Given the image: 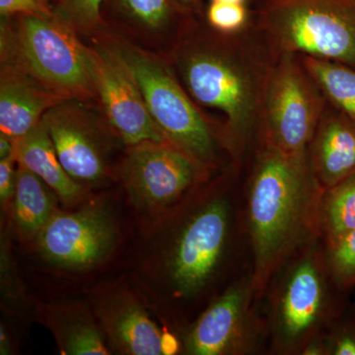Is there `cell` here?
<instances>
[{
  "label": "cell",
  "mask_w": 355,
  "mask_h": 355,
  "mask_svg": "<svg viewBox=\"0 0 355 355\" xmlns=\"http://www.w3.org/2000/svg\"><path fill=\"white\" fill-rule=\"evenodd\" d=\"M0 60L1 65L24 72L64 99L98 101L85 44L55 16L1 17Z\"/></svg>",
  "instance_id": "cell-6"
},
{
  "label": "cell",
  "mask_w": 355,
  "mask_h": 355,
  "mask_svg": "<svg viewBox=\"0 0 355 355\" xmlns=\"http://www.w3.org/2000/svg\"><path fill=\"white\" fill-rule=\"evenodd\" d=\"M37 318L53 334L64 355L112 354L104 334L89 306L80 303H40Z\"/></svg>",
  "instance_id": "cell-17"
},
{
  "label": "cell",
  "mask_w": 355,
  "mask_h": 355,
  "mask_svg": "<svg viewBox=\"0 0 355 355\" xmlns=\"http://www.w3.org/2000/svg\"><path fill=\"white\" fill-rule=\"evenodd\" d=\"M207 20L209 28L223 35L239 34L252 24L244 3L211 2Z\"/></svg>",
  "instance_id": "cell-26"
},
{
  "label": "cell",
  "mask_w": 355,
  "mask_h": 355,
  "mask_svg": "<svg viewBox=\"0 0 355 355\" xmlns=\"http://www.w3.org/2000/svg\"><path fill=\"white\" fill-rule=\"evenodd\" d=\"M106 0H55L53 16L77 34L89 35L101 25V8Z\"/></svg>",
  "instance_id": "cell-24"
},
{
  "label": "cell",
  "mask_w": 355,
  "mask_h": 355,
  "mask_svg": "<svg viewBox=\"0 0 355 355\" xmlns=\"http://www.w3.org/2000/svg\"><path fill=\"white\" fill-rule=\"evenodd\" d=\"M326 260L334 282L340 291L355 288V229L331 244H324Z\"/></svg>",
  "instance_id": "cell-23"
},
{
  "label": "cell",
  "mask_w": 355,
  "mask_h": 355,
  "mask_svg": "<svg viewBox=\"0 0 355 355\" xmlns=\"http://www.w3.org/2000/svg\"><path fill=\"white\" fill-rule=\"evenodd\" d=\"M119 239L113 210L105 202L86 200L74 211L58 209L34 243L51 268L77 272L108 260Z\"/></svg>",
  "instance_id": "cell-11"
},
{
  "label": "cell",
  "mask_w": 355,
  "mask_h": 355,
  "mask_svg": "<svg viewBox=\"0 0 355 355\" xmlns=\"http://www.w3.org/2000/svg\"><path fill=\"white\" fill-rule=\"evenodd\" d=\"M334 282L324 244L317 238L301 247L273 273L261 297L268 355H301L349 304Z\"/></svg>",
  "instance_id": "cell-4"
},
{
  "label": "cell",
  "mask_w": 355,
  "mask_h": 355,
  "mask_svg": "<svg viewBox=\"0 0 355 355\" xmlns=\"http://www.w3.org/2000/svg\"><path fill=\"white\" fill-rule=\"evenodd\" d=\"M243 181V216L254 292L261 300L282 263L320 237V186L308 150L288 153L260 141Z\"/></svg>",
  "instance_id": "cell-3"
},
{
  "label": "cell",
  "mask_w": 355,
  "mask_h": 355,
  "mask_svg": "<svg viewBox=\"0 0 355 355\" xmlns=\"http://www.w3.org/2000/svg\"><path fill=\"white\" fill-rule=\"evenodd\" d=\"M322 336L324 355H355V302H349Z\"/></svg>",
  "instance_id": "cell-25"
},
{
  "label": "cell",
  "mask_w": 355,
  "mask_h": 355,
  "mask_svg": "<svg viewBox=\"0 0 355 355\" xmlns=\"http://www.w3.org/2000/svg\"><path fill=\"white\" fill-rule=\"evenodd\" d=\"M182 354H268V333L252 268L233 279L190 323L184 324Z\"/></svg>",
  "instance_id": "cell-9"
},
{
  "label": "cell",
  "mask_w": 355,
  "mask_h": 355,
  "mask_svg": "<svg viewBox=\"0 0 355 355\" xmlns=\"http://www.w3.org/2000/svg\"><path fill=\"white\" fill-rule=\"evenodd\" d=\"M116 175L137 214L155 221L176 207L216 173L170 142L127 147Z\"/></svg>",
  "instance_id": "cell-8"
},
{
  "label": "cell",
  "mask_w": 355,
  "mask_h": 355,
  "mask_svg": "<svg viewBox=\"0 0 355 355\" xmlns=\"http://www.w3.org/2000/svg\"><path fill=\"white\" fill-rule=\"evenodd\" d=\"M167 58L200 108L220 114L222 141L232 164L245 171L260 144L263 94L275 55L254 22L236 35L195 21Z\"/></svg>",
  "instance_id": "cell-2"
},
{
  "label": "cell",
  "mask_w": 355,
  "mask_h": 355,
  "mask_svg": "<svg viewBox=\"0 0 355 355\" xmlns=\"http://www.w3.org/2000/svg\"><path fill=\"white\" fill-rule=\"evenodd\" d=\"M243 174L235 166L216 173L148 223L137 261L140 284L183 326L252 268L243 216Z\"/></svg>",
  "instance_id": "cell-1"
},
{
  "label": "cell",
  "mask_w": 355,
  "mask_h": 355,
  "mask_svg": "<svg viewBox=\"0 0 355 355\" xmlns=\"http://www.w3.org/2000/svg\"><path fill=\"white\" fill-rule=\"evenodd\" d=\"M1 17L29 15L37 17L53 16L51 0H0Z\"/></svg>",
  "instance_id": "cell-27"
},
{
  "label": "cell",
  "mask_w": 355,
  "mask_h": 355,
  "mask_svg": "<svg viewBox=\"0 0 355 355\" xmlns=\"http://www.w3.org/2000/svg\"><path fill=\"white\" fill-rule=\"evenodd\" d=\"M180 1L190 12L195 11L200 3V0H180Z\"/></svg>",
  "instance_id": "cell-32"
},
{
  "label": "cell",
  "mask_w": 355,
  "mask_h": 355,
  "mask_svg": "<svg viewBox=\"0 0 355 355\" xmlns=\"http://www.w3.org/2000/svg\"><path fill=\"white\" fill-rule=\"evenodd\" d=\"M355 229V172L323 191L320 237L329 245Z\"/></svg>",
  "instance_id": "cell-20"
},
{
  "label": "cell",
  "mask_w": 355,
  "mask_h": 355,
  "mask_svg": "<svg viewBox=\"0 0 355 355\" xmlns=\"http://www.w3.org/2000/svg\"><path fill=\"white\" fill-rule=\"evenodd\" d=\"M15 139L0 132V160L13 156Z\"/></svg>",
  "instance_id": "cell-31"
},
{
  "label": "cell",
  "mask_w": 355,
  "mask_h": 355,
  "mask_svg": "<svg viewBox=\"0 0 355 355\" xmlns=\"http://www.w3.org/2000/svg\"><path fill=\"white\" fill-rule=\"evenodd\" d=\"M86 105L78 100H64L49 110L43 120L65 171L88 187L112 176L109 159L116 135L105 116H98Z\"/></svg>",
  "instance_id": "cell-13"
},
{
  "label": "cell",
  "mask_w": 355,
  "mask_h": 355,
  "mask_svg": "<svg viewBox=\"0 0 355 355\" xmlns=\"http://www.w3.org/2000/svg\"><path fill=\"white\" fill-rule=\"evenodd\" d=\"M13 354L12 338L7 331L6 324L0 326V354L8 355Z\"/></svg>",
  "instance_id": "cell-30"
},
{
  "label": "cell",
  "mask_w": 355,
  "mask_h": 355,
  "mask_svg": "<svg viewBox=\"0 0 355 355\" xmlns=\"http://www.w3.org/2000/svg\"><path fill=\"white\" fill-rule=\"evenodd\" d=\"M128 17L146 31H174L178 38L191 24L190 11L180 0H119Z\"/></svg>",
  "instance_id": "cell-22"
},
{
  "label": "cell",
  "mask_w": 355,
  "mask_h": 355,
  "mask_svg": "<svg viewBox=\"0 0 355 355\" xmlns=\"http://www.w3.org/2000/svg\"><path fill=\"white\" fill-rule=\"evenodd\" d=\"M13 156L18 165L41 178L65 207H76L87 200V187L65 171L43 119L27 135L15 140Z\"/></svg>",
  "instance_id": "cell-18"
},
{
  "label": "cell",
  "mask_w": 355,
  "mask_h": 355,
  "mask_svg": "<svg viewBox=\"0 0 355 355\" xmlns=\"http://www.w3.org/2000/svg\"><path fill=\"white\" fill-rule=\"evenodd\" d=\"M254 23L275 55L355 69V0H266Z\"/></svg>",
  "instance_id": "cell-7"
},
{
  "label": "cell",
  "mask_w": 355,
  "mask_h": 355,
  "mask_svg": "<svg viewBox=\"0 0 355 355\" xmlns=\"http://www.w3.org/2000/svg\"><path fill=\"white\" fill-rule=\"evenodd\" d=\"M64 100L24 72L1 65L0 132L15 140L24 137L49 110Z\"/></svg>",
  "instance_id": "cell-15"
},
{
  "label": "cell",
  "mask_w": 355,
  "mask_h": 355,
  "mask_svg": "<svg viewBox=\"0 0 355 355\" xmlns=\"http://www.w3.org/2000/svg\"><path fill=\"white\" fill-rule=\"evenodd\" d=\"M327 104L300 55H275L263 94L260 141L288 153H306Z\"/></svg>",
  "instance_id": "cell-10"
},
{
  "label": "cell",
  "mask_w": 355,
  "mask_h": 355,
  "mask_svg": "<svg viewBox=\"0 0 355 355\" xmlns=\"http://www.w3.org/2000/svg\"><path fill=\"white\" fill-rule=\"evenodd\" d=\"M246 0H211V2H228V3H244Z\"/></svg>",
  "instance_id": "cell-33"
},
{
  "label": "cell",
  "mask_w": 355,
  "mask_h": 355,
  "mask_svg": "<svg viewBox=\"0 0 355 355\" xmlns=\"http://www.w3.org/2000/svg\"><path fill=\"white\" fill-rule=\"evenodd\" d=\"M308 154L323 190L355 172V121L328 103Z\"/></svg>",
  "instance_id": "cell-16"
},
{
  "label": "cell",
  "mask_w": 355,
  "mask_h": 355,
  "mask_svg": "<svg viewBox=\"0 0 355 355\" xmlns=\"http://www.w3.org/2000/svg\"><path fill=\"white\" fill-rule=\"evenodd\" d=\"M7 238L1 240V282L2 296L6 299V303L10 300L11 306H19L21 301L24 299L23 289L19 286V282L14 279L11 259L9 258Z\"/></svg>",
  "instance_id": "cell-29"
},
{
  "label": "cell",
  "mask_w": 355,
  "mask_h": 355,
  "mask_svg": "<svg viewBox=\"0 0 355 355\" xmlns=\"http://www.w3.org/2000/svg\"><path fill=\"white\" fill-rule=\"evenodd\" d=\"M108 42L132 72L149 114L170 144L214 171L234 166L222 141L220 123L193 101L167 55L144 50L123 37L111 36Z\"/></svg>",
  "instance_id": "cell-5"
},
{
  "label": "cell",
  "mask_w": 355,
  "mask_h": 355,
  "mask_svg": "<svg viewBox=\"0 0 355 355\" xmlns=\"http://www.w3.org/2000/svg\"><path fill=\"white\" fill-rule=\"evenodd\" d=\"M86 62L105 119L125 146L169 142L154 123L132 72L109 42L85 44Z\"/></svg>",
  "instance_id": "cell-12"
},
{
  "label": "cell",
  "mask_w": 355,
  "mask_h": 355,
  "mask_svg": "<svg viewBox=\"0 0 355 355\" xmlns=\"http://www.w3.org/2000/svg\"><path fill=\"white\" fill-rule=\"evenodd\" d=\"M301 58L327 101L355 121V69L319 58Z\"/></svg>",
  "instance_id": "cell-21"
},
{
  "label": "cell",
  "mask_w": 355,
  "mask_h": 355,
  "mask_svg": "<svg viewBox=\"0 0 355 355\" xmlns=\"http://www.w3.org/2000/svg\"><path fill=\"white\" fill-rule=\"evenodd\" d=\"M18 164L14 156L0 160V205L8 216L17 184Z\"/></svg>",
  "instance_id": "cell-28"
},
{
  "label": "cell",
  "mask_w": 355,
  "mask_h": 355,
  "mask_svg": "<svg viewBox=\"0 0 355 355\" xmlns=\"http://www.w3.org/2000/svg\"><path fill=\"white\" fill-rule=\"evenodd\" d=\"M110 349L123 355H163L164 331L153 321L139 296L123 286L103 288L89 305Z\"/></svg>",
  "instance_id": "cell-14"
},
{
  "label": "cell",
  "mask_w": 355,
  "mask_h": 355,
  "mask_svg": "<svg viewBox=\"0 0 355 355\" xmlns=\"http://www.w3.org/2000/svg\"><path fill=\"white\" fill-rule=\"evenodd\" d=\"M58 202L57 193L41 178L18 165L15 195L8 216L20 240L34 243L57 212Z\"/></svg>",
  "instance_id": "cell-19"
}]
</instances>
